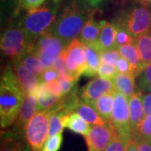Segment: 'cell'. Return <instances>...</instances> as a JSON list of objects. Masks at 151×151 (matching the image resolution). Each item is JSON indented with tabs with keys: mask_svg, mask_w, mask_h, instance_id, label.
<instances>
[{
	"mask_svg": "<svg viewBox=\"0 0 151 151\" xmlns=\"http://www.w3.org/2000/svg\"><path fill=\"white\" fill-rule=\"evenodd\" d=\"M114 129L125 140L129 142L133 139V132L130 124L129 99L119 91L114 92L112 120Z\"/></svg>",
	"mask_w": 151,
	"mask_h": 151,
	"instance_id": "ba28073f",
	"label": "cell"
},
{
	"mask_svg": "<svg viewBox=\"0 0 151 151\" xmlns=\"http://www.w3.org/2000/svg\"><path fill=\"white\" fill-rule=\"evenodd\" d=\"M86 70L83 76L95 77L101 64V52L94 45H86Z\"/></svg>",
	"mask_w": 151,
	"mask_h": 151,
	"instance_id": "603a6c76",
	"label": "cell"
},
{
	"mask_svg": "<svg viewBox=\"0 0 151 151\" xmlns=\"http://www.w3.org/2000/svg\"><path fill=\"white\" fill-rule=\"evenodd\" d=\"M134 4H139V5L146 6V7H151V0H129Z\"/></svg>",
	"mask_w": 151,
	"mask_h": 151,
	"instance_id": "f6af8a7d",
	"label": "cell"
},
{
	"mask_svg": "<svg viewBox=\"0 0 151 151\" xmlns=\"http://www.w3.org/2000/svg\"><path fill=\"white\" fill-rule=\"evenodd\" d=\"M63 115L62 112H50V119H49V122H50V129H49V136L52 137L55 134H62L63 132V125L61 123V117Z\"/></svg>",
	"mask_w": 151,
	"mask_h": 151,
	"instance_id": "4316f807",
	"label": "cell"
},
{
	"mask_svg": "<svg viewBox=\"0 0 151 151\" xmlns=\"http://www.w3.org/2000/svg\"><path fill=\"white\" fill-rule=\"evenodd\" d=\"M63 142L62 134H58L48 138L45 142L41 151H59Z\"/></svg>",
	"mask_w": 151,
	"mask_h": 151,
	"instance_id": "f546056e",
	"label": "cell"
},
{
	"mask_svg": "<svg viewBox=\"0 0 151 151\" xmlns=\"http://www.w3.org/2000/svg\"><path fill=\"white\" fill-rule=\"evenodd\" d=\"M140 55L143 66H145L151 62V30L140 37L136 38L134 40Z\"/></svg>",
	"mask_w": 151,
	"mask_h": 151,
	"instance_id": "d4e9b609",
	"label": "cell"
},
{
	"mask_svg": "<svg viewBox=\"0 0 151 151\" xmlns=\"http://www.w3.org/2000/svg\"><path fill=\"white\" fill-rule=\"evenodd\" d=\"M129 108L130 124L133 132L145 117L143 106V91L139 89L136 90L133 96L129 99Z\"/></svg>",
	"mask_w": 151,
	"mask_h": 151,
	"instance_id": "e0dca14e",
	"label": "cell"
},
{
	"mask_svg": "<svg viewBox=\"0 0 151 151\" xmlns=\"http://www.w3.org/2000/svg\"><path fill=\"white\" fill-rule=\"evenodd\" d=\"M136 135L151 142V114L146 115L141 123L133 131V136Z\"/></svg>",
	"mask_w": 151,
	"mask_h": 151,
	"instance_id": "83f0119b",
	"label": "cell"
},
{
	"mask_svg": "<svg viewBox=\"0 0 151 151\" xmlns=\"http://www.w3.org/2000/svg\"><path fill=\"white\" fill-rule=\"evenodd\" d=\"M126 151H139V148H138V145H137V144L135 143V141L133 139L129 142V144H128V145H127Z\"/></svg>",
	"mask_w": 151,
	"mask_h": 151,
	"instance_id": "ee69618b",
	"label": "cell"
},
{
	"mask_svg": "<svg viewBox=\"0 0 151 151\" xmlns=\"http://www.w3.org/2000/svg\"><path fill=\"white\" fill-rule=\"evenodd\" d=\"M59 79V78H58ZM60 85L62 87V91L64 95L68 94L76 86H77V81L75 80H65V79H59Z\"/></svg>",
	"mask_w": 151,
	"mask_h": 151,
	"instance_id": "ab89813d",
	"label": "cell"
},
{
	"mask_svg": "<svg viewBox=\"0 0 151 151\" xmlns=\"http://www.w3.org/2000/svg\"><path fill=\"white\" fill-rule=\"evenodd\" d=\"M116 67H117V70H118L119 72L130 74V75L134 76L135 77H137L136 74H135L134 68L133 65L130 62H129L125 58L122 57V56L118 60Z\"/></svg>",
	"mask_w": 151,
	"mask_h": 151,
	"instance_id": "d590c367",
	"label": "cell"
},
{
	"mask_svg": "<svg viewBox=\"0 0 151 151\" xmlns=\"http://www.w3.org/2000/svg\"><path fill=\"white\" fill-rule=\"evenodd\" d=\"M73 112L79 114L82 119L91 125H104L108 123L99 115V113L91 104L84 102L81 99L76 103Z\"/></svg>",
	"mask_w": 151,
	"mask_h": 151,
	"instance_id": "ffe728a7",
	"label": "cell"
},
{
	"mask_svg": "<svg viewBox=\"0 0 151 151\" xmlns=\"http://www.w3.org/2000/svg\"><path fill=\"white\" fill-rule=\"evenodd\" d=\"M128 144L129 142L121 137L116 131L113 139L109 143L105 151H126Z\"/></svg>",
	"mask_w": 151,
	"mask_h": 151,
	"instance_id": "4dcf8cb0",
	"label": "cell"
},
{
	"mask_svg": "<svg viewBox=\"0 0 151 151\" xmlns=\"http://www.w3.org/2000/svg\"><path fill=\"white\" fill-rule=\"evenodd\" d=\"M37 111L38 100L36 93L31 92V93L24 94V97L22 102L16 120L14 124H13L14 125L13 129L24 134V129L29 121L32 119L33 116L37 113Z\"/></svg>",
	"mask_w": 151,
	"mask_h": 151,
	"instance_id": "7c38bea8",
	"label": "cell"
},
{
	"mask_svg": "<svg viewBox=\"0 0 151 151\" xmlns=\"http://www.w3.org/2000/svg\"><path fill=\"white\" fill-rule=\"evenodd\" d=\"M115 90L116 89L112 79L104 78L98 76L81 87L79 96L81 100L91 104L99 97L108 92H114Z\"/></svg>",
	"mask_w": 151,
	"mask_h": 151,
	"instance_id": "8fae6325",
	"label": "cell"
},
{
	"mask_svg": "<svg viewBox=\"0 0 151 151\" xmlns=\"http://www.w3.org/2000/svg\"><path fill=\"white\" fill-rule=\"evenodd\" d=\"M150 143H151V142H150Z\"/></svg>",
	"mask_w": 151,
	"mask_h": 151,
	"instance_id": "c3c4849f",
	"label": "cell"
},
{
	"mask_svg": "<svg viewBox=\"0 0 151 151\" xmlns=\"http://www.w3.org/2000/svg\"><path fill=\"white\" fill-rule=\"evenodd\" d=\"M46 0H22L21 11L31 10L37 9L45 3Z\"/></svg>",
	"mask_w": 151,
	"mask_h": 151,
	"instance_id": "74e56055",
	"label": "cell"
},
{
	"mask_svg": "<svg viewBox=\"0 0 151 151\" xmlns=\"http://www.w3.org/2000/svg\"><path fill=\"white\" fill-rule=\"evenodd\" d=\"M60 3L61 0H49L43 6L26 11L18 21L31 43L35 44L38 38L50 29Z\"/></svg>",
	"mask_w": 151,
	"mask_h": 151,
	"instance_id": "3957f363",
	"label": "cell"
},
{
	"mask_svg": "<svg viewBox=\"0 0 151 151\" xmlns=\"http://www.w3.org/2000/svg\"><path fill=\"white\" fill-rule=\"evenodd\" d=\"M2 9H4L7 16L14 18L19 14V0H1Z\"/></svg>",
	"mask_w": 151,
	"mask_h": 151,
	"instance_id": "1f68e13d",
	"label": "cell"
},
{
	"mask_svg": "<svg viewBox=\"0 0 151 151\" xmlns=\"http://www.w3.org/2000/svg\"><path fill=\"white\" fill-rule=\"evenodd\" d=\"M45 86L51 92H53L55 95H56L57 97L61 98L64 96V93H63V91H62V87H61L59 79H55V80L48 81V82H45Z\"/></svg>",
	"mask_w": 151,
	"mask_h": 151,
	"instance_id": "8d00e7d4",
	"label": "cell"
},
{
	"mask_svg": "<svg viewBox=\"0 0 151 151\" xmlns=\"http://www.w3.org/2000/svg\"><path fill=\"white\" fill-rule=\"evenodd\" d=\"M21 63L24 66H26L29 70H31L34 74L40 77L42 75L45 67L44 66L41 60L38 57L33 51H29L25 54L22 55L20 57H18Z\"/></svg>",
	"mask_w": 151,
	"mask_h": 151,
	"instance_id": "484cf974",
	"label": "cell"
},
{
	"mask_svg": "<svg viewBox=\"0 0 151 151\" xmlns=\"http://www.w3.org/2000/svg\"><path fill=\"white\" fill-rule=\"evenodd\" d=\"M114 92H108L91 103V105L96 109L99 115L107 122H111L112 120L114 104Z\"/></svg>",
	"mask_w": 151,
	"mask_h": 151,
	"instance_id": "7402d4cb",
	"label": "cell"
},
{
	"mask_svg": "<svg viewBox=\"0 0 151 151\" xmlns=\"http://www.w3.org/2000/svg\"><path fill=\"white\" fill-rule=\"evenodd\" d=\"M114 22L134 38H139L151 30V9L134 4L123 10Z\"/></svg>",
	"mask_w": 151,
	"mask_h": 151,
	"instance_id": "277c9868",
	"label": "cell"
},
{
	"mask_svg": "<svg viewBox=\"0 0 151 151\" xmlns=\"http://www.w3.org/2000/svg\"><path fill=\"white\" fill-rule=\"evenodd\" d=\"M143 106L145 116L151 114V92L143 93Z\"/></svg>",
	"mask_w": 151,
	"mask_h": 151,
	"instance_id": "b9f144b4",
	"label": "cell"
},
{
	"mask_svg": "<svg viewBox=\"0 0 151 151\" xmlns=\"http://www.w3.org/2000/svg\"><path fill=\"white\" fill-rule=\"evenodd\" d=\"M104 20L97 22L94 19V13L88 18L81 29L78 39L85 45H95Z\"/></svg>",
	"mask_w": 151,
	"mask_h": 151,
	"instance_id": "2e32d148",
	"label": "cell"
},
{
	"mask_svg": "<svg viewBox=\"0 0 151 151\" xmlns=\"http://www.w3.org/2000/svg\"><path fill=\"white\" fill-rule=\"evenodd\" d=\"M12 65L24 93V94L31 93V92L36 93L38 87L42 82L40 80V77L34 74L31 70H29L26 66L23 65L19 58L13 60Z\"/></svg>",
	"mask_w": 151,
	"mask_h": 151,
	"instance_id": "4fadbf2b",
	"label": "cell"
},
{
	"mask_svg": "<svg viewBox=\"0 0 151 151\" xmlns=\"http://www.w3.org/2000/svg\"><path fill=\"white\" fill-rule=\"evenodd\" d=\"M93 13L95 10L85 0H70L58 14L50 30L68 44L80 35L85 23Z\"/></svg>",
	"mask_w": 151,
	"mask_h": 151,
	"instance_id": "6da1fadb",
	"label": "cell"
},
{
	"mask_svg": "<svg viewBox=\"0 0 151 151\" xmlns=\"http://www.w3.org/2000/svg\"><path fill=\"white\" fill-rule=\"evenodd\" d=\"M138 78V89L141 91H145L147 86L151 84V62L146 65Z\"/></svg>",
	"mask_w": 151,
	"mask_h": 151,
	"instance_id": "836d02e7",
	"label": "cell"
},
{
	"mask_svg": "<svg viewBox=\"0 0 151 151\" xmlns=\"http://www.w3.org/2000/svg\"><path fill=\"white\" fill-rule=\"evenodd\" d=\"M50 114V111H37L24 129V138L32 151H41L48 139Z\"/></svg>",
	"mask_w": 151,
	"mask_h": 151,
	"instance_id": "52a82bcc",
	"label": "cell"
},
{
	"mask_svg": "<svg viewBox=\"0 0 151 151\" xmlns=\"http://www.w3.org/2000/svg\"><path fill=\"white\" fill-rule=\"evenodd\" d=\"M121 57L119 49L115 48L109 50H105L101 52V61L108 65L116 66L117 62Z\"/></svg>",
	"mask_w": 151,
	"mask_h": 151,
	"instance_id": "d6a6232c",
	"label": "cell"
},
{
	"mask_svg": "<svg viewBox=\"0 0 151 151\" xmlns=\"http://www.w3.org/2000/svg\"><path fill=\"white\" fill-rule=\"evenodd\" d=\"M62 53L67 70L78 81L86 70V45L76 38L66 45Z\"/></svg>",
	"mask_w": 151,
	"mask_h": 151,
	"instance_id": "9c48e42d",
	"label": "cell"
},
{
	"mask_svg": "<svg viewBox=\"0 0 151 151\" xmlns=\"http://www.w3.org/2000/svg\"><path fill=\"white\" fill-rule=\"evenodd\" d=\"M133 139L135 141V143L137 144L138 148L139 151H151V143L146 140L145 139L134 135L133 136Z\"/></svg>",
	"mask_w": 151,
	"mask_h": 151,
	"instance_id": "60d3db41",
	"label": "cell"
},
{
	"mask_svg": "<svg viewBox=\"0 0 151 151\" xmlns=\"http://www.w3.org/2000/svg\"><path fill=\"white\" fill-rule=\"evenodd\" d=\"M38 100V111H53L60 101V97L55 95L45 86V82H41L36 91Z\"/></svg>",
	"mask_w": 151,
	"mask_h": 151,
	"instance_id": "ac0fdd59",
	"label": "cell"
},
{
	"mask_svg": "<svg viewBox=\"0 0 151 151\" xmlns=\"http://www.w3.org/2000/svg\"><path fill=\"white\" fill-rule=\"evenodd\" d=\"M58 73L55 70L54 67H49V68H45L42 75L40 76V80L42 82H48V81H51L55 79H58Z\"/></svg>",
	"mask_w": 151,
	"mask_h": 151,
	"instance_id": "f35d334b",
	"label": "cell"
},
{
	"mask_svg": "<svg viewBox=\"0 0 151 151\" xmlns=\"http://www.w3.org/2000/svg\"><path fill=\"white\" fill-rule=\"evenodd\" d=\"M67 43L50 29L38 38L31 51L41 60L45 68L52 67Z\"/></svg>",
	"mask_w": 151,
	"mask_h": 151,
	"instance_id": "8992f818",
	"label": "cell"
},
{
	"mask_svg": "<svg viewBox=\"0 0 151 151\" xmlns=\"http://www.w3.org/2000/svg\"><path fill=\"white\" fill-rule=\"evenodd\" d=\"M116 133L112 122L104 125H92L85 136L87 150L105 151Z\"/></svg>",
	"mask_w": 151,
	"mask_h": 151,
	"instance_id": "30bf717a",
	"label": "cell"
},
{
	"mask_svg": "<svg viewBox=\"0 0 151 151\" xmlns=\"http://www.w3.org/2000/svg\"><path fill=\"white\" fill-rule=\"evenodd\" d=\"M34 45L29 40L18 22L6 28L1 34L0 47L2 53L11 60L31 51Z\"/></svg>",
	"mask_w": 151,
	"mask_h": 151,
	"instance_id": "5b68a950",
	"label": "cell"
},
{
	"mask_svg": "<svg viewBox=\"0 0 151 151\" xmlns=\"http://www.w3.org/2000/svg\"><path fill=\"white\" fill-rule=\"evenodd\" d=\"M135 78L134 76L119 72L113 79L115 89L129 99L138 89L135 83Z\"/></svg>",
	"mask_w": 151,
	"mask_h": 151,
	"instance_id": "44dd1931",
	"label": "cell"
},
{
	"mask_svg": "<svg viewBox=\"0 0 151 151\" xmlns=\"http://www.w3.org/2000/svg\"><path fill=\"white\" fill-rule=\"evenodd\" d=\"M119 50L121 56L125 58L133 65L134 68L136 76L139 77L145 69V67L142 65L140 55L135 44H129V45L121 46L120 48H119Z\"/></svg>",
	"mask_w": 151,
	"mask_h": 151,
	"instance_id": "cb8c5ba5",
	"label": "cell"
},
{
	"mask_svg": "<svg viewBox=\"0 0 151 151\" xmlns=\"http://www.w3.org/2000/svg\"><path fill=\"white\" fill-rule=\"evenodd\" d=\"M116 35H117V26L115 22H108L104 20L99 34V37L94 46L100 52L115 49Z\"/></svg>",
	"mask_w": 151,
	"mask_h": 151,
	"instance_id": "9a60e30c",
	"label": "cell"
},
{
	"mask_svg": "<svg viewBox=\"0 0 151 151\" xmlns=\"http://www.w3.org/2000/svg\"><path fill=\"white\" fill-rule=\"evenodd\" d=\"M116 26H117L116 43H115V47L116 48L119 49L121 46H124V45H126L134 43L135 38L133 37L125 29H124L122 27L119 26L118 24H116Z\"/></svg>",
	"mask_w": 151,
	"mask_h": 151,
	"instance_id": "f1b7e54d",
	"label": "cell"
},
{
	"mask_svg": "<svg viewBox=\"0 0 151 151\" xmlns=\"http://www.w3.org/2000/svg\"><path fill=\"white\" fill-rule=\"evenodd\" d=\"M21 2L22 0H19V10L21 12Z\"/></svg>",
	"mask_w": 151,
	"mask_h": 151,
	"instance_id": "7dc6e473",
	"label": "cell"
},
{
	"mask_svg": "<svg viewBox=\"0 0 151 151\" xmlns=\"http://www.w3.org/2000/svg\"><path fill=\"white\" fill-rule=\"evenodd\" d=\"M85 1H86V4L90 6L91 8L97 9V7H99L106 0H85Z\"/></svg>",
	"mask_w": 151,
	"mask_h": 151,
	"instance_id": "7bdbcfd3",
	"label": "cell"
},
{
	"mask_svg": "<svg viewBox=\"0 0 151 151\" xmlns=\"http://www.w3.org/2000/svg\"><path fill=\"white\" fill-rule=\"evenodd\" d=\"M24 93L12 64L4 68L0 80V124L4 129L14 124Z\"/></svg>",
	"mask_w": 151,
	"mask_h": 151,
	"instance_id": "7a4b0ae2",
	"label": "cell"
},
{
	"mask_svg": "<svg viewBox=\"0 0 151 151\" xmlns=\"http://www.w3.org/2000/svg\"><path fill=\"white\" fill-rule=\"evenodd\" d=\"M146 92H151V84H150L149 86H147V88H146L145 90Z\"/></svg>",
	"mask_w": 151,
	"mask_h": 151,
	"instance_id": "bcb514c9",
	"label": "cell"
},
{
	"mask_svg": "<svg viewBox=\"0 0 151 151\" xmlns=\"http://www.w3.org/2000/svg\"><path fill=\"white\" fill-rule=\"evenodd\" d=\"M0 151H32L24 135L15 130L2 131Z\"/></svg>",
	"mask_w": 151,
	"mask_h": 151,
	"instance_id": "5bb4252c",
	"label": "cell"
},
{
	"mask_svg": "<svg viewBox=\"0 0 151 151\" xmlns=\"http://www.w3.org/2000/svg\"><path fill=\"white\" fill-rule=\"evenodd\" d=\"M61 123L64 128H67L70 131L84 137L91 129L90 124L75 112L63 114L61 117Z\"/></svg>",
	"mask_w": 151,
	"mask_h": 151,
	"instance_id": "d6986e66",
	"label": "cell"
},
{
	"mask_svg": "<svg viewBox=\"0 0 151 151\" xmlns=\"http://www.w3.org/2000/svg\"><path fill=\"white\" fill-rule=\"evenodd\" d=\"M118 73H119V71L117 70L116 66L108 65V64L103 63V62H101L100 66L97 70V75L99 76L108 78V79H112V80Z\"/></svg>",
	"mask_w": 151,
	"mask_h": 151,
	"instance_id": "e575fe53",
	"label": "cell"
}]
</instances>
